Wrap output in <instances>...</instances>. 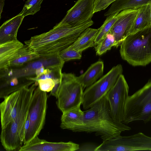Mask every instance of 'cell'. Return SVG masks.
I'll use <instances>...</instances> for the list:
<instances>
[{
  "mask_svg": "<svg viewBox=\"0 0 151 151\" xmlns=\"http://www.w3.org/2000/svg\"><path fill=\"white\" fill-rule=\"evenodd\" d=\"M130 127L122 122L114 120L110 115V107L106 95L84 111L82 123L69 127L75 132L94 133L105 141L120 136Z\"/></svg>",
  "mask_w": 151,
  "mask_h": 151,
  "instance_id": "cell-1",
  "label": "cell"
},
{
  "mask_svg": "<svg viewBox=\"0 0 151 151\" xmlns=\"http://www.w3.org/2000/svg\"><path fill=\"white\" fill-rule=\"evenodd\" d=\"M93 24L92 19L74 27L58 24L49 31L32 37L24 43L40 57L58 55Z\"/></svg>",
  "mask_w": 151,
  "mask_h": 151,
  "instance_id": "cell-2",
  "label": "cell"
},
{
  "mask_svg": "<svg viewBox=\"0 0 151 151\" xmlns=\"http://www.w3.org/2000/svg\"><path fill=\"white\" fill-rule=\"evenodd\" d=\"M122 58L134 66H145L151 62V28L127 36L120 45Z\"/></svg>",
  "mask_w": 151,
  "mask_h": 151,
  "instance_id": "cell-3",
  "label": "cell"
},
{
  "mask_svg": "<svg viewBox=\"0 0 151 151\" xmlns=\"http://www.w3.org/2000/svg\"><path fill=\"white\" fill-rule=\"evenodd\" d=\"M35 88H33L29 92L15 119L5 128L1 129V142L4 149L7 151H19L22 146L25 124L29 105Z\"/></svg>",
  "mask_w": 151,
  "mask_h": 151,
  "instance_id": "cell-4",
  "label": "cell"
},
{
  "mask_svg": "<svg viewBox=\"0 0 151 151\" xmlns=\"http://www.w3.org/2000/svg\"><path fill=\"white\" fill-rule=\"evenodd\" d=\"M137 120L146 123L151 121V79L126 101L122 122L125 124Z\"/></svg>",
  "mask_w": 151,
  "mask_h": 151,
  "instance_id": "cell-5",
  "label": "cell"
},
{
  "mask_svg": "<svg viewBox=\"0 0 151 151\" xmlns=\"http://www.w3.org/2000/svg\"><path fill=\"white\" fill-rule=\"evenodd\" d=\"M47 92L36 88L33 93L29 105L27 117L29 124L25 132L23 143L30 142L38 136L44 126L47 108Z\"/></svg>",
  "mask_w": 151,
  "mask_h": 151,
  "instance_id": "cell-6",
  "label": "cell"
},
{
  "mask_svg": "<svg viewBox=\"0 0 151 151\" xmlns=\"http://www.w3.org/2000/svg\"><path fill=\"white\" fill-rule=\"evenodd\" d=\"M83 89L74 74L62 73L56 103L62 113L80 106Z\"/></svg>",
  "mask_w": 151,
  "mask_h": 151,
  "instance_id": "cell-7",
  "label": "cell"
},
{
  "mask_svg": "<svg viewBox=\"0 0 151 151\" xmlns=\"http://www.w3.org/2000/svg\"><path fill=\"white\" fill-rule=\"evenodd\" d=\"M122 65L113 67L107 73L83 91L81 105L85 110L106 95L122 73Z\"/></svg>",
  "mask_w": 151,
  "mask_h": 151,
  "instance_id": "cell-8",
  "label": "cell"
},
{
  "mask_svg": "<svg viewBox=\"0 0 151 151\" xmlns=\"http://www.w3.org/2000/svg\"><path fill=\"white\" fill-rule=\"evenodd\" d=\"M151 151V137L142 132L103 141L95 151Z\"/></svg>",
  "mask_w": 151,
  "mask_h": 151,
  "instance_id": "cell-9",
  "label": "cell"
},
{
  "mask_svg": "<svg viewBox=\"0 0 151 151\" xmlns=\"http://www.w3.org/2000/svg\"><path fill=\"white\" fill-rule=\"evenodd\" d=\"M129 91L128 84L124 76L122 74L106 94L110 105V116L116 121L123 122Z\"/></svg>",
  "mask_w": 151,
  "mask_h": 151,
  "instance_id": "cell-10",
  "label": "cell"
},
{
  "mask_svg": "<svg viewBox=\"0 0 151 151\" xmlns=\"http://www.w3.org/2000/svg\"><path fill=\"white\" fill-rule=\"evenodd\" d=\"M94 0H78L58 23L70 27L76 26L91 19Z\"/></svg>",
  "mask_w": 151,
  "mask_h": 151,
  "instance_id": "cell-11",
  "label": "cell"
},
{
  "mask_svg": "<svg viewBox=\"0 0 151 151\" xmlns=\"http://www.w3.org/2000/svg\"><path fill=\"white\" fill-rule=\"evenodd\" d=\"M138 12V9H130L123 10L117 14L116 20L109 32L114 37V47L120 46L129 35Z\"/></svg>",
  "mask_w": 151,
  "mask_h": 151,
  "instance_id": "cell-12",
  "label": "cell"
},
{
  "mask_svg": "<svg viewBox=\"0 0 151 151\" xmlns=\"http://www.w3.org/2000/svg\"><path fill=\"white\" fill-rule=\"evenodd\" d=\"M79 145L71 141L51 142L40 139L37 136L30 142L24 145L19 151H77Z\"/></svg>",
  "mask_w": 151,
  "mask_h": 151,
  "instance_id": "cell-13",
  "label": "cell"
},
{
  "mask_svg": "<svg viewBox=\"0 0 151 151\" xmlns=\"http://www.w3.org/2000/svg\"><path fill=\"white\" fill-rule=\"evenodd\" d=\"M41 58L40 59L29 63L24 68L22 69L19 72H21V73L17 76L20 77L29 75L32 71V73H35L36 69L43 66L44 67L45 69H62L65 62L59 55Z\"/></svg>",
  "mask_w": 151,
  "mask_h": 151,
  "instance_id": "cell-14",
  "label": "cell"
},
{
  "mask_svg": "<svg viewBox=\"0 0 151 151\" xmlns=\"http://www.w3.org/2000/svg\"><path fill=\"white\" fill-rule=\"evenodd\" d=\"M24 17L18 14L4 22L0 27V44L15 40Z\"/></svg>",
  "mask_w": 151,
  "mask_h": 151,
  "instance_id": "cell-15",
  "label": "cell"
},
{
  "mask_svg": "<svg viewBox=\"0 0 151 151\" xmlns=\"http://www.w3.org/2000/svg\"><path fill=\"white\" fill-rule=\"evenodd\" d=\"M24 45L17 40L0 44V69L5 71L9 67L10 62Z\"/></svg>",
  "mask_w": 151,
  "mask_h": 151,
  "instance_id": "cell-16",
  "label": "cell"
},
{
  "mask_svg": "<svg viewBox=\"0 0 151 151\" xmlns=\"http://www.w3.org/2000/svg\"><path fill=\"white\" fill-rule=\"evenodd\" d=\"M104 68L103 62L99 60L91 64L84 73L76 77V79L82 84L84 88H87L102 76Z\"/></svg>",
  "mask_w": 151,
  "mask_h": 151,
  "instance_id": "cell-17",
  "label": "cell"
},
{
  "mask_svg": "<svg viewBox=\"0 0 151 151\" xmlns=\"http://www.w3.org/2000/svg\"><path fill=\"white\" fill-rule=\"evenodd\" d=\"M98 29L88 27L83 31L70 46L74 49L83 51L88 48L95 46L94 40Z\"/></svg>",
  "mask_w": 151,
  "mask_h": 151,
  "instance_id": "cell-18",
  "label": "cell"
},
{
  "mask_svg": "<svg viewBox=\"0 0 151 151\" xmlns=\"http://www.w3.org/2000/svg\"><path fill=\"white\" fill-rule=\"evenodd\" d=\"M151 4V0H116L112 3L109 10L104 14L108 17L128 9H137Z\"/></svg>",
  "mask_w": 151,
  "mask_h": 151,
  "instance_id": "cell-19",
  "label": "cell"
},
{
  "mask_svg": "<svg viewBox=\"0 0 151 151\" xmlns=\"http://www.w3.org/2000/svg\"><path fill=\"white\" fill-rule=\"evenodd\" d=\"M20 88L5 97L0 104L1 129L4 128L6 122L18 100Z\"/></svg>",
  "mask_w": 151,
  "mask_h": 151,
  "instance_id": "cell-20",
  "label": "cell"
},
{
  "mask_svg": "<svg viewBox=\"0 0 151 151\" xmlns=\"http://www.w3.org/2000/svg\"><path fill=\"white\" fill-rule=\"evenodd\" d=\"M138 12L129 35L150 27V5H147L138 9Z\"/></svg>",
  "mask_w": 151,
  "mask_h": 151,
  "instance_id": "cell-21",
  "label": "cell"
},
{
  "mask_svg": "<svg viewBox=\"0 0 151 151\" xmlns=\"http://www.w3.org/2000/svg\"><path fill=\"white\" fill-rule=\"evenodd\" d=\"M84 111L80 106L63 113L61 118L60 127L67 129L70 127L81 124L82 122Z\"/></svg>",
  "mask_w": 151,
  "mask_h": 151,
  "instance_id": "cell-22",
  "label": "cell"
},
{
  "mask_svg": "<svg viewBox=\"0 0 151 151\" xmlns=\"http://www.w3.org/2000/svg\"><path fill=\"white\" fill-rule=\"evenodd\" d=\"M40 57L39 54L25 45L12 58L9 63V67L21 66L27 63Z\"/></svg>",
  "mask_w": 151,
  "mask_h": 151,
  "instance_id": "cell-23",
  "label": "cell"
},
{
  "mask_svg": "<svg viewBox=\"0 0 151 151\" xmlns=\"http://www.w3.org/2000/svg\"><path fill=\"white\" fill-rule=\"evenodd\" d=\"M119 13L114 14L107 17L103 24L98 29L97 33L94 40L95 46L109 33L116 20L117 16Z\"/></svg>",
  "mask_w": 151,
  "mask_h": 151,
  "instance_id": "cell-24",
  "label": "cell"
},
{
  "mask_svg": "<svg viewBox=\"0 0 151 151\" xmlns=\"http://www.w3.org/2000/svg\"><path fill=\"white\" fill-rule=\"evenodd\" d=\"M114 46V37L112 35L109 33L95 46L96 54L98 55H101Z\"/></svg>",
  "mask_w": 151,
  "mask_h": 151,
  "instance_id": "cell-25",
  "label": "cell"
},
{
  "mask_svg": "<svg viewBox=\"0 0 151 151\" xmlns=\"http://www.w3.org/2000/svg\"><path fill=\"white\" fill-rule=\"evenodd\" d=\"M43 0H27L21 12L19 14L24 17L29 15H33L39 11Z\"/></svg>",
  "mask_w": 151,
  "mask_h": 151,
  "instance_id": "cell-26",
  "label": "cell"
},
{
  "mask_svg": "<svg viewBox=\"0 0 151 151\" xmlns=\"http://www.w3.org/2000/svg\"><path fill=\"white\" fill-rule=\"evenodd\" d=\"M62 69H45L43 73L35 77H29L27 78V79L37 82L40 79H45L51 78L54 80L60 79L61 77Z\"/></svg>",
  "mask_w": 151,
  "mask_h": 151,
  "instance_id": "cell-27",
  "label": "cell"
},
{
  "mask_svg": "<svg viewBox=\"0 0 151 151\" xmlns=\"http://www.w3.org/2000/svg\"><path fill=\"white\" fill-rule=\"evenodd\" d=\"M82 52L73 49L70 45L60 52L58 55L65 62L71 60L81 59Z\"/></svg>",
  "mask_w": 151,
  "mask_h": 151,
  "instance_id": "cell-28",
  "label": "cell"
},
{
  "mask_svg": "<svg viewBox=\"0 0 151 151\" xmlns=\"http://www.w3.org/2000/svg\"><path fill=\"white\" fill-rule=\"evenodd\" d=\"M60 80L61 79L55 80L51 78H47L39 80L37 82L40 90L48 92L52 90L56 82L60 81Z\"/></svg>",
  "mask_w": 151,
  "mask_h": 151,
  "instance_id": "cell-29",
  "label": "cell"
},
{
  "mask_svg": "<svg viewBox=\"0 0 151 151\" xmlns=\"http://www.w3.org/2000/svg\"><path fill=\"white\" fill-rule=\"evenodd\" d=\"M116 0H94L93 14L105 9Z\"/></svg>",
  "mask_w": 151,
  "mask_h": 151,
  "instance_id": "cell-30",
  "label": "cell"
},
{
  "mask_svg": "<svg viewBox=\"0 0 151 151\" xmlns=\"http://www.w3.org/2000/svg\"><path fill=\"white\" fill-rule=\"evenodd\" d=\"M97 146L91 144H86L80 147L77 151H95Z\"/></svg>",
  "mask_w": 151,
  "mask_h": 151,
  "instance_id": "cell-31",
  "label": "cell"
},
{
  "mask_svg": "<svg viewBox=\"0 0 151 151\" xmlns=\"http://www.w3.org/2000/svg\"><path fill=\"white\" fill-rule=\"evenodd\" d=\"M60 81L56 82L55 86L50 92L49 96H55L56 98H57Z\"/></svg>",
  "mask_w": 151,
  "mask_h": 151,
  "instance_id": "cell-32",
  "label": "cell"
},
{
  "mask_svg": "<svg viewBox=\"0 0 151 151\" xmlns=\"http://www.w3.org/2000/svg\"><path fill=\"white\" fill-rule=\"evenodd\" d=\"M45 69V67L43 66L40 68L36 69L35 70V73L36 75V76H38L43 73Z\"/></svg>",
  "mask_w": 151,
  "mask_h": 151,
  "instance_id": "cell-33",
  "label": "cell"
},
{
  "mask_svg": "<svg viewBox=\"0 0 151 151\" xmlns=\"http://www.w3.org/2000/svg\"><path fill=\"white\" fill-rule=\"evenodd\" d=\"M18 83V81L17 78H14L12 80L10 83V86L14 87H15L16 90H17L15 86L17 85Z\"/></svg>",
  "mask_w": 151,
  "mask_h": 151,
  "instance_id": "cell-34",
  "label": "cell"
},
{
  "mask_svg": "<svg viewBox=\"0 0 151 151\" xmlns=\"http://www.w3.org/2000/svg\"><path fill=\"white\" fill-rule=\"evenodd\" d=\"M0 18H1V14L3 10V9L4 4L5 0H0Z\"/></svg>",
  "mask_w": 151,
  "mask_h": 151,
  "instance_id": "cell-35",
  "label": "cell"
},
{
  "mask_svg": "<svg viewBox=\"0 0 151 151\" xmlns=\"http://www.w3.org/2000/svg\"><path fill=\"white\" fill-rule=\"evenodd\" d=\"M150 19H151V26L150 28H151V4H150Z\"/></svg>",
  "mask_w": 151,
  "mask_h": 151,
  "instance_id": "cell-36",
  "label": "cell"
}]
</instances>
